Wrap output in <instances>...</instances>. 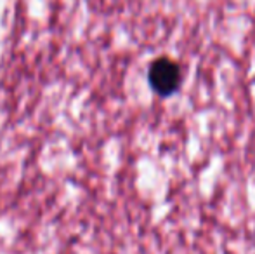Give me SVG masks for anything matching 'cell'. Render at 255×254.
Instances as JSON below:
<instances>
[{
	"label": "cell",
	"mask_w": 255,
	"mask_h": 254,
	"mask_svg": "<svg viewBox=\"0 0 255 254\" xmlns=\"http://www.w3.org/2000/svg\"><path fill=\"white\" fill-rule=\"evenodd\" d=\"M149 85L158 96L174 94L181 85V68L177 63H174L168 58H158L151 63L148 71Z\"/></svg>",
	"instance_id": "obj_1"
}]
</instances>
